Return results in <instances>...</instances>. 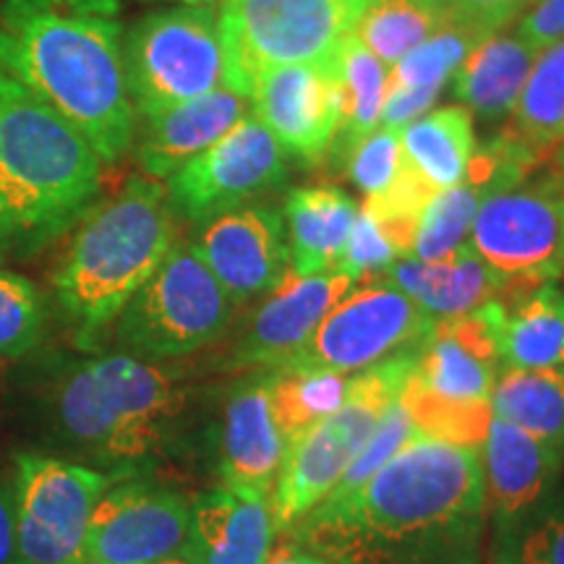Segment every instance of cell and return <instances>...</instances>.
<instances>
[{
  "mask_svg": "<svg viewBox=\"0 0 564 564\" xmlns=\"http://www.w3.org/2000/svg\"><path fill=\"white\" fill-rule=\"evenodd\" d=\"M484 507L478 449L419 432L364 486L322 499L293 528L335 564H423L463 546Z\"/></svg>",
  "mask_w": 564,
  "mask_h": 564,
  "instance_id": "obj_1",
  "label": "cell"
},
{
  "mask_svg": "<svg viewBox=\"0 0 564 564\" xmlns=\"http://www.w3.org/2000/svg\"><path fill=\"white\" fill-rule=\"evenodd\" d=\"M0 70L61 112L102 162L131 150L137 112L112 0H0Z\"/></svg>",
  "mask_w": 564,
  "mask_h": 564,
  "instance_id": "obj_2",
  "label": "cell"
},
{
  "mask_svg": "<svg viewBox=\"0 0 564 564\" xmlns=\"http://www.w3.org/2000/svg\"><path fill=\"white\" fill-rule=\"evenodd\" d=\"M95 147L61 112L0 70V232L17 246L61 236L102 186Z\"/></svg>",
  "mask_w": 564,
  "mask_h": 564,
  "instance_id": "obj_3",
  "label": "cell"
},
{
  "mask_svg": "<svg viewBox=\"0 0 564 564\" xmlns=\"http://www.w3.org/2000/svg\"><path fill=\"white\" fill-rule=\"evenodd\" d=\"M173 215L165 183L133 175L121 192L82 217L53 274L55 299L82 345H91L116 324L173 249Z\"/></svg>",
  "mask_w": 564,
  "mask_h": 564,
  "instance_id": "obj_4",
  "label": "cell"
},
{
  "mask_svg": "<svg viewBox=\"0 0 564 564\" xmlns=\"http://www.w3.org/2000/svg\"><path fill=\"white\" fill-rule=\"evenodd\" d=\"M183 405L173 371L126 352L70 366L55 392L63 432L100 463L126 468L171 442Z\"/></svg>",
  "mask_w": 564,
  "mask_h": 564,
  "instance_id": "obj_5",
  "label": "cell"
},
{
  "mask_svg": "<svg viewBox=\"0 0 564 564\" xmlns=\"http://www.w3.org/2000/svg\"><path fill=\"white\" fill-rule=\"evenodd\" d=\"M366 0H220L223 84L251 100L274 66H322L352 37Z\"/></svg>",
  "mask_w": 564,
  "mask_h": 564,
  "instance_id": "obj_6",
  "label": "cell"
},
{
  "mask_svg": "<svg viewBox=\"0 0 564 564\" xmlns=\"http://www.w3.org/2000/svg\"><path fill=\"white\" fill-rule=\"evenodd\" d=\"M413 369L415 352L352 373L345 403L288 442L270 499L278 531L293 528L335 489Z\"/></svg>",
  "mask_w": 564,
  "mask_h": 564,
  "instance_id": "obj_7",
  "label": "cell"
},
{
  "mask_svg": "<svg viewBox=\"0 0 564 564\" xmlns=\"http://www.w3.org/2000/svg\"><path fill=\"white\" fill-rule=\"evenodd\" d=\"M126 87L137 118L223 87V47L212 6H171L123 32Z\"/></svg>",
  "mask_w": 564,
  "mask_h": 564,
  "instance_id": "obj_8",
  "label": "cell"
},
{
  "mask_svg": "<svg viewBox=\"0 0 564 564\" xmlns=\"http://www.w3.org/2000/svg\"><path fill=\"white\" fill-rule=\"evenodd\" d=\"M232 299L192 243H173L167 257L116 319L118 343L150 358L186 356L228 327Z\"/></svg>",
  "mask_w": 564,
  "mask_h": 564,
  "instance_id": "obj_9",
  "label": "cell"
},
{
  "mask_svg": "<svg viewBox=\"0 0 564 564\" xmlns=\"http://www.w3.org/2000/svg\"><path fill=\"white\" fill-rule=\"evenodd\" d=\"M470 251L505 282V301L564 274V188L552 175L486 196Z\"/></svg>",
  "mask_w": 564,
  "mask_h": 564,
  "instance_id": "obj_10",
  "label": "cell"
},
{
  "mask_svg": "<svg viewBox=\"0 0 564 564\" xmlns=\"http://www.w3.org/2000/svg\"><path fill=\"white\" fill-rule=\"evenodd\" d=\"M432 327L434 316L423 312L384 274L364 278L358 285L352 282L312 337L282 366L327 369L352 377L390 358L419 352Z\"/></svg>",
  "mask_w": 564,
  "mask_h": 564,
  "instance_id": "obj_11",
  "label": "cell"
},
{
  "mask_svg": "<svg viewBox=\"0 0 564 564\" xmlns=\"http://www.w3.org/2000/svg\"><path fill=\"white\" fill-rule=\"evenodd\" d=\"M110 478L100 470L47 455H17L13 499L24 564H87L84 544L91 512Z\"/></svg>",
  "mask_w": 564,
  "mask_h": 564,
  "instance_id": "obj_12",
  "label": "cell"
},
{
  "mask_svg": "<svg viewBox=\"0 0 564 564\" xmlns=\"http://www.w3.org/2000/svg\"><path fill=\"white\" fill-rule=\"evenodd\" d=\"M285 181V152L257 112H246L220 141L173 173L165 188L173 212L202 225L274 192Z\"/></svg>",
  "mask_w": 564,
  "mask_h": 564,
  "instance_id": "obj_13",
  "label": "cell"
},
{
  "mask_svg": "<svg viewBox=\"0 0 564 564\" xmlns=\"http://www.w3.org/2000/svg\"><path fill=\"white\" fill-rule=\"evenodd\" d=\"M192 502L152 481H129L105 491L91 512L87 564H150L188 544Z\"/></svg>",
  "mask_w": 564,
  "mask_h": 564,
  "instance_id": "obj_14",
  "label": "cell"
},
{
  "mask_svg": "<svg viewBox=\"0 0 564 564\" xmlns=\"http://www.w3.org/2000/svg\"><path fill=\"white\" fill-rule=\"evenodd\" d=\"M253 112L282 152L316 167L333 152L340 129L335 61L322 66H274L253 84Z\"/></svg>",
  "mask_w": 564,
  "mask_h": 564,
  "instance_id": "obj_15",
  "label": "cell"
},
{
  "mask_svg": "<svg viewBox=\"0 0 564 564\" xmlns=\"http://www.w3.org/2000/svg\"><path fill=\"white\" fill-rule=\"evenodd\" d=\"M505 303L499 299L460 316L434 319L415 352V379L429 392L463 403H491L502 371Z\"/></svg>",
  "mask_w": 564,
  "mask_h": 564,
  "instance_id": "obj_16",
  "label": "cell"
},
{
  "mask_svg": "<svg viewBox=\"0 0 564 564\" xmlns=\"http://www.w3.org/2000/svg\"><path fill=\"white\" fill-rule=\"evenodd\" d=\"M192 246L232 303L267 295L291 270L285 220L262 204H243L202 223Z\"/></svg>",
  "mask_w": 564,
  "mask_h": 564,
  "instance_id": "obj_17",
  "label": "cell"
},
{
  "mask_svg": "<svg viewBox=\"0 0 564 564\" xmlns=\"http://www.w3.org/2000/svg\"><path fill=\"white\" fill-rule=\"evenodd\" d=\"M348 274H301L288 270L257 308L238 348L243 366H282L312 337L329 308L350 291Z\"/></svg>",
  "mask_w": 564,
  "mask_h": 564,
  "instance_id": "obj_18",
  "label": "cell"
},
{
  "mask_svg": "<svg viewBox=\"0 0 564 564\" xmlns=\"http://www.w3.org/2000/svg\"><path fill=\"white\" fill-rule=\"evenodd\" d=\"M246 105V97L223 84L196 100L137 118L131 147L137 152L141 175L152 181L171 178L241 121L249 112Z\"/></svg>",
  "mask_w": 564,
  "mask_h": 564,
  "instance_id": "obj_19",
  "label": "cell"
},
{
  "mask_svg": "<svg viewBox=\"0 0 564 564\" xmlns=\"http://www.w3.org/2000/svg\"><path fill=\"white\" fill-rule=\"evenodd\" d=\"M274 531L270 494L223 486L192 502L186 552L194 564H264Z\"/></svg>",
  "mask_w": 564,
  "mask_h": 564,
  "instance_id": "obj_20",
  "label": "cell"
},
{
  "mask_svg": "<svg viewBox=\"0 0 564 564\" xmlns=\"http://www.w3.org/2000/svg\"><path fill=\"white\" fill-rule=\"evenodd\" d=\"M478 449L484 505L507 520L531 512L552 489L564 465L560 449L497 415Z\"/></svg>",
  "mask_w": 564,
  "mask_h": 564,
  "instance_id": "obj_21",
  "label": "cell"
},
{
  "mask_svg": "<svg viewBox=\"0 0 564 564\" xmlns=\"http://www.w3.org/2000/svg\"><path fill=\"white\" fill-rule=\"evenodd\" d=\"M285 436L274 421L267 377L238 387L230 394L220 429V474L225 486L272 494L282 460Z\"/></svg>",
  "mask_w": 564,
  "mask_h": 564,
  "instance_id": "obj_22",
  "label": "cell"
},
{
  "mask_svg": "<svg viewBox=\"0 0 564 564\" xmlns=\"http://www.w3.org/2000/svg\"><path fill=\"white\" fill-rule=\"evenodd\" d=\"M384 278L434 319L468 314L486 301H505L507 293L505 282L470 251V246L434 262L415 257L394 259Z\"/></svg>",
  "mask_w": 564,
  "mask_h": 564,
  "instance_id": "obj_23",
  "label": "cell"
},
{
  "mask_svg": "<svg viewBox=\"0 0 564 564\" xmlns=\"http://www.w3.org/2000/svg\"><path fill=\"white\" fill-rule=\"evenodd\" d=\"M541 47L518 32H494L478 42L455 70V97L470 116L497 123L512 116Z\"/></svg>",
  "mask_w": 564,
  "mask_h": 564,
  "instance_id": "obj_24",
  "label": "cell"
},
{
  "mask_svg": "<svg viewBox=\"0 0 564 564\" xmlns=\"http://www.w3.org/2000/svg\"><path fill=\"white\" fill-rule=\"evenodd\" d=\"M358 204L335 186H303L285 199V232L291 270L335 272L348 246Z\"/></svg>",
  "mask_w": 564,
  "mask_h": 564,
  "instance_id": "obj_25",
  "label": "cell"
},
{
  "mask_svg": "<svg viewBox=\"0 0 564 564\" xmlns=\"http://www.w3.org/2000/svg\"><path fill=\"white\" fill-rule=\"evenodd\" d=\"M505 303L502 361L510 369H562L564 291L556 282L533 288Z\"/></svg>",
  "mask_w": 564,
  "mask_h": 564,
  "instance_id": "obj_26",
  "label": "cell"
},
{
  "mask_svg": "<svg viewBox=\"0 0 564 564\" xmlns=\"http://www.w3.org/2000/svg\"><path fill=\"white\" fill-rule=\"evenodd\" d=\"M400 144L408 165L415 167L436 192L463 181L476 152L474 116L463 108H440L400 131Z\"/></svg>",
  "mask_w": 564,
  "mask_h": 564,
  "instance_id": "obj_27",
  "label": "cell"
},
{
  "mask_svg": "<svg viewBox=\"0 0 564 564\" xmlns=\"http://www.w3.org/2000/svg\"><path fill=\"white\" fill-rule=\"evenodd\" d=\"M335 74L340 89V129L329 154L333 160L345 162L358 141L379 129L387 87H390V66L356 37H348L335 55Z\"/></svg>",
  "mask_w": 564,
  "mask_h": 564,
  "instance_id": "obj_28",
  "label": "cell"
},
{
  "mask_svg": "<svg viewBox=\"0 0 564 564\" xmlns=\"http://www.w3.org/2000/svg\"><path fill=\"white\" fill-rule=\"evenodd\" d=\"M494 415L525 429L564 455V366L510 369L502 366L491 392Z\"/></svg>",
  "mask_w": 564,
  "mask_h": 564,
  "instance_id": "obj_29",
  "label": "cell"
},
{
  "mask_svg": "<svg viewBox=\"0 0 564 564\" xmlns=\"http://www.w3.org/2000/svg\"><path fill=\"white\" fill-rule=\"evenodd\" d=\"M350 379V373L301 366H278L267 373L270 405L285 442L333 415L348 398Z\"/></svg>",
  "mask_w": 564,
  "mask_h": 564,
  "instance_id": "obj_30",
  "label": "cell"
},
{
  "mask_svg": "<svg viewBox=\"0 0 564 564\" xmlns=\"http://www.w3.org/2000/svg\"><path fill=\"white\" fill-rule=\"evenodd\" d=\"M507 129L549 154L564 141V40L535 55Z\"/></svg>",
  "mask_w": 564,
  "mask_h": 564,
  "instance_id": "obj_31",
  "label": "cell"
},
{
  "mask_svg": "<svg viewBox=\"0 0 564 564\" xmlns=\"http://www.w3.org/2000/svg\"><path fill=\"white\" fill-rule=\"evenodd\" d=\"M440 26V13L429 0H366L352 37L392 68Z\"/></svg>",
  "mask_w": 564,
  "mask_h": 564,
  "instance_id": "obj_32",
  "label": "cell"
},
{
  "mask_svg": "<svg viewBox=\"0 0 564 564\" xmlns=\"http://www.w3.org/2000/svg\"><path fill=\"white\" fill-rule=\"evenodd\" d=\"M400 400L421 434L460 444V447H481L494 421L491 403H463V400L442 398V394L429 392L415 379V373L405 379Z\"/></svg>",
  "mask_w": 564,
  "mask_h": 564,
  "instance_id": "obj_33",
  "label": "cell"
},
{
  "mask_svg": "<svg viewBox=\"0 0 564 564\" xmlns=\"http://www.w3.org/2000/svg\"><path fill=\"white\" fill-rule=\"evenodd\" d=\"M436 188L429 183L415 167L408 165L403 154V165L390 186H384L379 194L366 196L364 212L371 217L379 232L398 253V259L411 257L415 236H419V225L429 202L434 199Z\"/></svg>",
  "mask_w": 564,
  "mask_h": 564,
  "instance_id": "obj_34",
  "label": "cell"
},
{
  "mask_svg": "<svg viewBox=\"0 0 564 564\" xmlns=\"http://www.w3.org/2000/svg\"><path fill=\"white\" fill-rule=\"evenodd\" d=\"M486 37L489 34L481 30L447 21L432 37L413 47L403 61L394 63L390 68V84H400V87H444L453 79L455 70L463 66V61L468 58V53Z\"/></svg>",
  "mask_w": 564,
  "mask_h": 564,
  "instance_id": "obj_35",
  "label": "cell"
},
{
  "mask_svg": "<svg viewBox=\"0 0 564 564\" xmlns=\"http://www.w3.org/2000/svg\"><path fill=\"white\" fill-rule=\"evenodd\" d=\"M40 291L24 274L0 267V358H19L30 352L42 337Z\"/></svg>",
  "mask_w": 564,
  "mask_h": 564,
  "instance_id": "obj_36",
  "label": "cell"
},
{
  "mask_svg": "<svg viewBox=\"0 0 564 564\" xmlns=\"http://www.w3.org/2000/svg\"><path fill=\"white\" fill-rule=\"evenodd\" d=\"M413 434H419V429H415L411 413H408V408L403 405V400H400L398 394V400L387 408L382 421L377 423V429H373L369 440H366L361 453L356 455V460L348 465V470H345L340 481L335 484V489L324 499H343L356 491L358 486H364L408 440H411Z\"/></svg>",
  "mask_w": 564,
  "mask_h": 564,
  "instance_id": "obj_37",
  "label": "cell"
},
{
  "mask_svg": "<svg viewBox=\"0 0 564 564\" xmlns=\"http://www.w3.org/2000/svg\"><path fill=\"white\" fill-rule=\"evenodd\" d=\"M403 165V144H400V131L379 126L369 137H364L348 152L343 167L348 171L350 181L356 183L358 192L366 196L379 194L398 175Z\"/></svg>",
  "mask_w": 564,
  "mask_h": 564,
  "instance_id": "obj_38",
  "label": "cell"
},
{
  "mask_svg": "<svg viewBox=\"0 0 564 564\" xmlns=\"http://www.w3.org/2000/svg\"><path fill=\"white\" fill-rule=\"evenodd\" d=\"M398 253L392 251V246L387 243V238L379 232L377 225L364 209H358L356 223H352L348 246H345L337 270L340 274H348L350 280H364V278H377L390 270Z\"/></svg>",
  "mask_w": 564,
  "mask_h": 564,
  "instance_id": "obj_39",
  "label": "cell"
},
{
  "mask_svg": "<svg viewBox=\"0 0 564 564\" xmlns=\"http://www.w3.org/2000/svg\"><path fill=\"white\" fill-rule=\"evenodd\" d=\"M512 564H564V502L535 514L514 541Z\"/></svg>",
  "mask_w": 564,
  "mask_h": 564,
  "instance_id": "obj_40",
  "label": "cell"
},
{
  "mask_svg": "<svg viewBox=\"0 0 564 564\" xmlns=\"http://www.w3.org/2000/svg\"><path fill=\"white\" fill-rule=\"evenodd\" d=\"M440 13L442 24H468L474 30L494 34L518 19L533 0H429Z\"/></svg>",
  "mask_w": 564,
  "mask_h": 564,
  "instance_id": "obj_41",
  "label": "cell"
},
{
  "mask_svg": "<svg viewBox=\"0 0 564 564\" xmlns=\"http://www.w3.org/2000/svg\"><path fill=\"white\" fill-rule=\"evenodd\" d=\"M442 89L444 87H400V84H390L379 126L403 131L405 126L419 121L421 116H426L434 108Z\"/></svg>",
  "mask_w": 564,
  "mask_h": 564,
  "instance_id": "obj_42",
  "label": "cell"
},
{
  "mask_svg": "<svg viewBox=\"0 0 564 564\" xmlns=\"http://www.w3.org/2000/svg\"><path fill=\"white\" fill-rule=\"evenodd\" d=\"M514 32L535 47H546L564 40V0H533L520 13Z\"/></svg>",
  "mask_w": 564,
  "mask_h": 564,
  "instance_id": "obj_43",
  "label": "cell"
},
{
  "mask_svg": "<svg viewBox=\"0 0 564 564\" xmlns=\"http://www.w3.org/2000/svg\"><path fill=\"white\" fill-rule=\"evenodd\" d=\"M0 564H24L17 541V499L13 481H0Z\"/></svg>",
  "mask_w": 564,
  "mask_h": 564,
  "instance_id": "obj_44",
  "label": "cell"
},
{
  "mask_svg": "<svg viewBox=\"0 0 564 564\" xmlns=\"http://www.w3.org/2000/svg\"><path fill=\"white\" fill-rule=\"evenodd\" d=\"M264 564H335V562L324 560V556L308 552V549H303L299 544H291V546H280L278 552H270Z\"/></svg>",
  "mask_w": 564,
  "mask_h": 564,
  "instance_id": "obj_45",
  "label": "cell"
},
{
  "mask_svg": "<svg viewBox=\"0 0 564 564\" xmlns=\"http://www.w3.org/2000/svg\"><path fill=\"white\" fill-rule=\"evenodd\" d=\"M549 162H552V173L549 175H552V178L564 188V141L552 152V160Z\"/></svg>",
  "mask_w": 564,
  "mask_h": 564,
  "instance_id": "obj_46",
  "label": "cell"
},
{
  "mask_svg": "<svg viewBox=\"0 0 564 564\" xmlns=\"http://www.w3.org/2000/svg\"><path fill=\"white\" fill-rule=\"evenodd\" d=\"M150 564H194V560L188 556L186 549H183V552H178V554L165 556V560H158V562H150Z\"/></svg>",
  "mask_w": 564,
  "mask_h": 564,
  "instance_id": "obj_47",
  "label": "cell"
},
{
  "mask_svg": "<svg viewBox=\"0 0 564 564\" xmlns=\"http://www.w3.org/2000/svg\"><path fill=\"white\" fill-rule=\"evenodd\" d=\"M158 3H175V6H212L215 0H158Z\"/></svg>",
  "mask_w": 564,
  "mask_h": 564,
  "instance_id": "obj_48",
  "label": "cell"
},
{
  "mask_svg": "<svg viewBox=\"0 0 564 564\" xmlns=\"http://www.w3.org/2000/svg\"><path fill=\"white\" fill-rule=\"evenodd\" d=\"M6 246H9V241H6V236H3V232H0V251H3Z\"/></svg>",
  "mask_w": 564,
  "mask_h": 564,
  "instance_id": "obj_49",
  "label": "cell"
}]
</instances>
